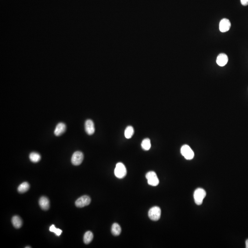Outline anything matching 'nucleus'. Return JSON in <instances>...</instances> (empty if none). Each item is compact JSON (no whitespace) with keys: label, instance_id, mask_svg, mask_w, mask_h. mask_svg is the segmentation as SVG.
Instances as JSON below:
<instances>
[{"label":"nucleus","instance_id":"nucleus-1","mask_svg":"<svg viewBox=\"0 0 248 248\" xmlns=\"http://www.w3.org/2000/svg\"><path fill=\"white\" fill-rule=\"evenodd\" d=\"M206 195V192L204 189L201 188L197 189L194 191L193 194V198L196 204L198 205H201L203 203V199Z\"/></svg>","mask_w":248,"mask_h":248},{"label":"nucleus","instance_id":"nucleus-2","mask_svg":"<svg viewBox=\"0 0 248 248\" xmlns=\"http://www.w3.org/2000/svg\"><path fill=\"white\" fill-rule=\"evenodd\" d=\"M127 171L125 165L122 163H118L116 164L114 174L118 178L121 179L124 178L127 175Z\"/></svg>","mask_w":248,"mask_h":248},{"label":"nucleus","instance_id":"nucleus-3","mask_svg":"<svg viewBox=\"0 0 248 248\" xmlns=\"http://www.w3.org/2000/svg\"><path fill=\"white\" fill-rule=\"evenodd\" d=\"M161 213V211L160 208L158 206H154L149 210L148 215L151 220L157 221L160 218Z\"/></svg>","mask_w":248,"mask_h":248},{"label":"nucleus","instance_id":"nucleus-4","mask_svg":"<svg viewBox=\"0 0 248 248\" xmlns=\"http://www.w3.org/2000/svg\"><path fill=\"white\" fill-rule=\"evenodd\" d=\"M181 153L186 160H191L194 157V152L189 145H184L182 146L181 149Z\"/></svg>","mask_w":248,"mask_h":248},{"label":"nucleus","instance_id":"nucleus-5","mask_svg":"<svg viewBox=\"0 0 248 248\" xmlns=\"http://www.w3.org/2000/svg\"><path fill=\"white\" fill-rule=\"evenodd\" d=\"M148 184L152 186H157L159 183V180L155 172L149 171L146 175Z\"/></svg>","mask_w":248,"mask_h":248},{"label":"nucleus","instance_id":"nucleus-6","mask_svg":"<svg viewBox=\"0 0 248 248\" xmlns=\"http://www.w3.org/2000/svg\"><path fill=\"white\" fill-rule=\"evenodd\" d=\"M91 202V199L87 195H84L79 198L76 200L75 202L76 207L79 208L84 207L85 206H88Z\"/></svg>","mask_w":248,"mask_h":248},{"label":"nucleus","instance_id":"nucleus-7","mask_svg":"<svg viewBox=\"0 0 248 248\" xmlns=\"http://www.w3.org/2000/svg\"><path fill=\"white\" fill-rule=\"evenodd\" d=\"M84 159L83 153L81 151H76L73 154L71 162L74 165H79L82 163Z\"/></svg>","mask_w":248,"mask_h":248},{"label":"nucleus","instance_id":"nucleus-8","mask_svg":"<svg viewBox=\"0 0 248 248\" xmlns=\"http://www.w3.org/2000/svg\"><path fill=\"white\" fill-rule=\"evenodd\" d=\"M231 26V23L229 20L227 19H222L220 22V31L221 32H226L230 30Z\"/></svg>","mask_w":248,"mask_h":248},{"label":"nucleus","instance_id":"nucleus-9","mask_svg":"<svg viewBox=\"0 0 248 248\" xmlns=\"http://www.w3.org/2000/svg\"><path fill=\"white\" fill-rule=\"evenodd\" d=\"M85 129L86 132L89 135H92L95 132V127L93 121L91 120H88L85 123Z\"/></svg>","mask_w":248,"mask_h":248},{"label":"nucleus","instance_id":"nucleus-10","mask_svg":"<svg viewBox=\"0 0 248 248\" xmlns=\"http://www.w3.org/2000/svg\"><path fill=\"white\" fill-rule=\"evenodd\" d=\"M39 203L41 208L43 210H47L49 208V200L47 197L45 196L41 197L39 199Z\"/></svg>","mask_w":248,"mask_h":248},{"label":"nucleus","instance_id":"nucleus-11","mask_svg":"<svg viewBox=\"0 0 248 248\" xmlns=\"http://www.w3.org/2000/svg\"><path fill=\"white\" fill-rule=\"evenodd\" d=\"M228 58L225 53H221L218 56L217 59V63L219 66L223 67L228 63Z\"/></svg>","mask_w":248,"mask_h":248},{"label":"nucleus","instance_id":"nucleus-12","mask_svg":"<svg viewBox=\"0 0 248 248\" xmlns=\"http://www.w3.org/2000/svg\"><path fill=\"white\" fill-rule=\"evenodd\" d=\"M66 129V126L63 123H59L58 124L55 128L54 133L55 136H59L62 135Z\"/></svg>","mask_w":248,"mask_h":248},{"label":"nucleus","instance_id":"nucleus-13","mask_svg":"<svg viewBox=\"0 0 248 248\" xmlns=\"http://www.w3.org/2000/svg\"><path fill=\"white\" fill-rule=\"evenodd\" d=\"M12 222L14 228H20L22 226L23 221L21 218L18 216H14L12 219Z\"/></svg>","mask_w":248,"mask_h":248},{"label":"nucleus","instance_id":"nucleus-14","mask_svg":"<svg viewBox=\"0 0 248 248\" xmlns=\"http://www.w3.org/2000/svg\"><path fill=\"white\" fill-rule=\"evenodd\" d=\"M121 229L118 223H113L112 226L111 232L114 236H119L121 233Z\"/></svg>","mask_w":248,"mask_h":248},{"label":"nucleus","instance_id":"nucleus-15","mask_svg":"<svg viewBox=\"0 0 248 248\" xmlns=\"http://www.w3.org/2000/svg\"><path fill=\"white\" fill-rule=\"evenodd\" d=\"M30 185L27 182H24L21 183L18 188V191L20 193H24L28 191L30 189Z\"/></svg>","mask_w":248,"mask_h":248},{"label":"nucleus","instance_id":"nucleus-16","mask_svg":"<svg viewBox=\"0 0 248 248\" xmlns=\"http://www.w3.org/2000/svg\"><path fill=\"white\" fill-rule=\"evenodd\" d=\"M93 239V234L91 231H88L85 233L84 236V242L85 244H89L92 241Z\"/></svg>","mask_w":248,"mask_h":248},{"label":"nucleus","instance_id":"nucleus-17","mask_svg":"<svg viewBox=\"0 0 248 248\" xmlns=\"http://www.w3.org/2000/svg\"><path fill=\"white\" fill-rule=\"evenodd\" d=\"M29 158L31 161L33 163L38 162L41 160V156L39 153L36 152H32L30 153Z\"/></svg>","mask_w":248,"mask_h":248},{"label":"nucleus","instance_id":"nucleus-18","mask_svg":"<svg viewBox=\"0 0 248 248\" xmlns=\"http://www.w3.org/2000/svg\"><path fill=\"white\" fill-rule=\"evenodd\" d=\"M141 146L144 150L148 151L149 150L151 147L150 140L149 138L144 139L142 142Z\"/></svg>","mask_w":248,"mask_h":248},{"label":"nucleus","instance_id":"nucleus-19","mask_svg":"<svg viewBox=\"0 0 248 248\" xmlns=\"http://www.w3.org/2000/svg\"><path fill=\"white\" fill-rule=\"evenodd\" d=\"M134 133V129L131 126H128L125 130V136L127 139H130L132 137Z\"/></svg>","mask_w":248,"mask_h":248},{"label":"nucleus","instance_id":"nucleus-20","mask_svg":"<svg viewBox=\"0 0 248 248\" xmlns=\"http://www.w3.org/2000/svg\"><path fill=\"white\" fill-rule=\"evenodd\" d=\"M50 231L54 232L58 236H59L62 233V230L59 228H57L54 225H52L49 228Z\"/></svg>","mask_w":248,"mask_h":248},{"label":"nucleus","instance_id":"nucleus-21","mask_svg":"<svg viewBox=\"0 0 248 248\" xmlns=\"http://www.w3.org/2000/svg\"><path fill=\"white\" fill-rule=\"evenodd\" d=\"M241 3L243 6H247L248 5V0H241Z\"/></svg>","mask_w":248,"mask_h":248},{"label":"nucleus","instance_id":"nucleus-22","mask_svg":"<svg viewBox=\"0 0 248 248\" xmlns=\"http://www.w3.org/2000/svg\"><path fill=\"white\" fill-rule=\"evenodd\" d=\"M246 248H248V239L246 241Z\"/></svg>","mask_w":248,"mask_h":248},{"label":"nucleus","instance_id":"nucleus-23","mask_svg":"<svg viewBox=\"0 0 248 248\" xmlns=\"http://www.w3.org/2000/svg\"><path fill=\"white\" fill-rule=\"evenodd\" d=\"M25 248H31V247H25Z\"/></svg>","mask_w":248,"mask_h":248}]
</instances>
